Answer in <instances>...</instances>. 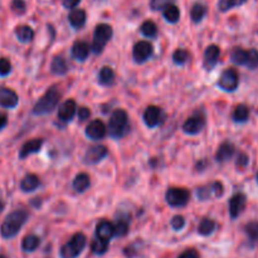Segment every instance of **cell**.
<instances>
[{
  "instance_id": "cell-1",
  "label": "cell",
  "mask_w": 258,
  "mask_h": 258,
  "mask_svg": "<svg viewBox=\"0 0 258 258\" xmlns=\"http://www.w3.org/2000/svg\"><path fill=\"white\" fill-rule=\"evenodd\" d=\"M29 213L24 209H17V211L11 212L5 216L3 224H1V236L5 239L14 238L20 232L23 225L28 220Z\"/></svg>"
},
{
  "instance_id": "cell-2",
  "label": "cell",
  "mask_w": 258,
  "mask_h": 258,
  "mask_svg": "<svg viewBox=\"0 0 258 258\" xmlns=\"http://www.w3.org/2000/svg\"><path fill=\"white\" fill-rule=\"evenodd\" d=\"M130 131V119L125 110H115L110 116L107 133L114 140H120L126 136Z\"/></svg>"
},
{
  "instance_id": "cell-3",
  "label": "cell",
  "mask_w": 258,
  "mask_h": 258,
  "mask_svg": "<svg viewBox=\"0 0 258 258\" xmlns=\"http://www.w3.org/2000/svg\"><path fill=\"white\" fill-rule=\"evenodd\" d=\"M59 98H61V92H59L58 87H49L42 97L39 98L38 102L34 105L33 114L37 115V116L50 114L58 106Z\"/></svg>"
},
{
  "instance_id": "cell-4",
  "label": "cell",
  "mask_w": 258,
  "mask_h": 258,
  "mask_svg": "<svg viewBox=\"0 0 258 258\" xmlns=\"http://www.w3.org/2000/svg\"><path fill=\"white\" fill-rule=\"evenodd\" d=\"M87 244V238L84 233H76L70 241L61 248V258H77Z\"/></svg>"
},
{
  "instance_id": "cell-5",
  "label": "cell",
  "mask_w": 258,
  "mask_h": 258,
  "mask_svg": "<svg viewBox=\"0 0 258 258\" xmlns=\"http://www.w3.org/2000/svg\"><path fill=\"white\" fill-rule=\"evenodd\" d=\"M112 33H114V31H112L111 25L98 24L97 27H96L91 47V50L94 54H101V53H102L106 44H107V43L110 42V39L112 38Z\"/></svg>"
},
{
  "instance_id": "cell-6",
  "label": "cell",
  "mask_w": 258,
  "mask_h": 258,
  "mask_svg": "<svg viewBox=\"0 0 258 258\" xmlns=\"http://www.w3.org/2000/svg\"><path fill=\"white\" fill-rule=\"evenodd\" d=\"M165 200L170 207L180 208L190 200V193L185 188H169L165 193Z\"/></svg>"
},
{
  "instance_id": "cell-7",
  "label": "cell",
  "mask_w": 258,
  "mask_h": 258,
  "mask_svg": "<svg viewBox=\"0 0 258 258\" xmlns=\"http://www.w3.org/2000/svg\"><path fill=\"white\" fill-rule=\"evenodd\" d=\"M224 194V186L220 181H213L204 186L197 189V198L202 202H207L211 199H218Z\"/></svg>"
},
{
  "instance_id": "cell-8",
  "label": "cell",
  "mask_w": 258,
  "mask_h": 258,
  "mask_svg": "<svg viewBox=\"0 0 258 258\" xmlns=\"http://www.w3.org/2000/svg\"><path fill=\"white\" fill-rule=\"evenodd\" d=\"M239 76L234 68H227L220 75L218 81V87L225 92H234L238 88Z\"/></svg>"
},
{
  "instance_id": "cell-9",
  "label": "cell",
  "mask_w": 258,
  "mask_h": 258,
  "mask_svg": "<svg viewBox=\"0 0 258 258\" xmlns=\"http://www.w3.org/2000/svg\"><path fill=\"white\" fill-rule=\"evenodd\" d=\"M164 121V112L158 106H149L144 112V122L149 129H155Z\"/></svg>"
},
{
  "instance_id": "cell-10",
  "label": "cell",
  "mask_w": 258,
  "mask_h": 258,
  "mask_svg": "<svg viewBox=\"0 0 258 258\" xmlns=\"http://www.w3.org/2000/svg\"><path fill=\"white\" fill-rule=\"evenodd\" d=\"M247 204V198L243 193H237L230 198L228 202V209H229V215L232 219H237L242 213Z\"/></svg>"
},
{
  "instance_id": "cell-11",
  "label": "cell",
  "mask_w": 258,
  "mask_h": 258,
  "mask_svg": "<svg viewBox=\"0 0 258 258\" xmlns=\"http://www.w3.org/2000/svg\"><path fill=\"white\" fill-rule=\"evenodd\" d=\"M107 155H108V150L105 145H94V146H91L88 150L86 151L84 161L85 164L94 165V164H98L100 161H102Z\"/></svg>"
},
{
  "instance_id": "cell-12",
  "label": "cell",
  "mask_w": 258,
  "mask_h": 258,
  "mask_svg": "<svg viewBox=\"0 0 258 258\" xmlns=\"http://www.w3.org/2000/svg\"><path fill=\"white\" fill-rule=\"evenodd\" d=\"M206 126V119L202 115L197 114L185 120L183 124V131L188 135H198L203 131Z\"/></svg>"
},
{
  "instance_id": "cell-13",
  "label": "cell",
  "mask_w": 258,
  "mask_h": 258,
  "mask_svg": "<svg viewBox=\"0 0 258 258\" xmlns=\"http://www.w3.org/2000/svg\"><path fill=\"white\" fill-rule=\"evenodd\" d=\"M153 54V45L150 42L140 41L133 45L132 57L136 63H145Z\"/></svg>"
},
{
  "instance_id": "cell-14",
  "label": "cell",
  "mask_w": 258,
  "mask_h": 258,
  "mask_svg": "<svg viewBox=\"0 0 258 258\" xmlns=\"http://www.w3.org/2000/svg\"><path fill=\"white\" fill-rule=\"evenodd\" d=\"M107 133V128L105 126L101 120H92L86 128V136L89 140H93V141H98V140H102Z\"/></svg>"
},
{
  "instance_id": "cell-15",
  "label": "cell",
  "mask_w": 258,
  "mask_h": 258,
  "mask_svg": "<svg viewBox=\"0 0 258 258\" xmlns=\"http://www.w3.org/2000/svg\"><path fill=\"white\" fill-rule=\"evenodd\" d=\"M19 97L17 92L6 87H0V106L4 108H14L18 106Z\"/></svg>"
},
{
  "instance_id": "cell-16",
  "label": "cell",
  "mask_w": 258,
  "mask_h": 258,
  "mask_svg": "<svg viewBox=\"0 0 258 258\" xmlns=\"http://www.w3.org/2000/svg\"><path fill=\"white\" fill-rule=\"evenodd\" d=\"M77 110V103H76L75 100L64 101L58 108V119L63 122L72 121Z\"/></svg>"
},
{
  "instance_id": "cell-17",
  "label": "cell",
  "mask_w": 258,
  "mask_h": 258,
  "mask_svg": "<svg viewBox=\"0 0 258 258\" xmlns=\"http://www.w3.org/2000/svg\"><path fill=\"white\" fill-rule=\"evenodd\" d=\"M220 48L215 44L209 45L204 52V68L207 71H212L219 61Z\"/></svg>"
},
{
  "instance_id": "cell-18",
  "label": "cell",
  "mask_w": 258,
  "mask_h": 258,
  "mask_svg": "<svg viewBox=\"0 0 258 258\" xmlns=\"http://www.w3.org/2000/svg\"><path fill=\"white\" fill-rule=\"evenodd\" d=\"M96 237L110 242V239L115 237V224L110 220H100L96 225Z\"/></svg>"
},
{
  "instance_id": "cell-19",
  "label": "cell",
  "mask_w": 258,
  "mask_h": 258,
  "mask_svg": "<svg viewBox=\"0 0 258 258\" xmlns=\"http://www.w3.org/2000/svg\"><path fill=\"white\" fill-rule=\"evenodd\" d=\"M43 146V140L42 139H33V140H29L27 141L25 144H23V146L20 147V151H19V158L25 159L28 158V156L33 155V154H37L41 151Z\"/></svg>"
},
{
  "instance_id": "cell-20",
  "label": "cell",
  "mask_w": 258,
  "mask_h": 258,
  "mask_svg": "<svg viewBox=\"0 0 258 258\" xmlns=\"http://www.w3.org/2000/svg\"><path fill=\"white\" fill-rule=\"evenodd\" d=\"M89 53H91V48H89L88 43L78 41L72 45V57L80 62H84L88 58Z\"/></svg>"
},
{
  "instance_id": "cell-21",
  "label": "cell",
  "mask_w": 258,
  "mask_h": 258,
  "mask_svg": "<svg viewBox=\"0 0 258 258\" xmlns=\"http://www.w3.org/2000/svg\"><path fill=\"white\" fill-rule=\"evenodd\" d=\"M234 150H236V149H234V145L232 144V142H223V144L218 147V151H216V161H218V163H225V161L230 160L232 156H233Z\"/></svg>"
},
{
  "instance_id": "cell-22",
  "label": "cell",
  "mask_w": 258,
  "mask_h": 258,
  "mask_svg": "<svg viewBox=\"0 0 258 258\" xmlns=\"http://www.w3.org/2000/svg\"><path fill=\"white\" fill-rule=\"evenodd\" d=\"M86 11L84 9H73L72 11L68 15V20H70V24L72 25L75 29L82 28L85 24H86Z\"/></svg>"
},
{
  "instance_id": "cell-23",
  "label": "cell",
  "mask_w": 258,
  "mask_h": 258,
  "mask_svg": "<svg viewBox=\"0 0 258 258\" xmlns=\"http://www.w3.org/2000/svg\"><path fill=\"white\" fill-rule=\"evenodd\" d=\"M41 185V180L37 175L34 174H28L25 175L24 178L20 181V189H22L24 193H32L34 192L36 189L39 188Z\"/></svg>"
},
{
  "instance_id": "cell-24",
  "label": "cell",
  "mask_w": 258,
  "mask_h": 258,
  "mask_svg": "<svg viewBox=\"0 0 258 258\" xmlns=\"http://www.w3.org/2000/svg\"><path fill=\"white\" fill-rule=\"evenodd\" d=\"M72 186L77 193L86 192L87 189L91 186V179H89L88 174H86V172H80L78 175H76V178L73 179Z\"/></svg>"
},
{
  "instance_id": "cell-25",
  "label": "cell",
  "mask_w": 258,
  "mask_h": 258,
  "mask_svg": "<svg viewBox=\"0 0 258 258\" xmlns=\"http://www.w3.org/2000/svg\"><path fill=\"white\" fill-rule=\"evenodd\" d=\"M50 71L53 75L56 76H64L68 72V64H67L66 59L61 56H56L53 58L52 64H50Z\"/></svg>"
},
{
  "instance_id": "cell-26",
  "label": "cell",
  "mask_w": 258,
  "mask_h": 258,
  "mask_svg": "<svg viewBox=\"0 0 258 258\" xmlns=\"http://www.w3.org/2000/svg\"><path fill=\"white\" fill-rule=\"evenodd\" d=\"M115 82V72L111 67H102L98 73V84L102 86H112Z\"/></svg>"
},
{
  "instance_id": "cell-27",
  "label": "cell",
  "mask_w": 258,
  "mask_h": 258,
  "mask_svg": "<svg viewBox=\"0 0 258 258\" xmlns=\"http://www.w3.org/2000/svg\"><path fill=\"white\" fill-rule=\"evenodd\" d=\"M15 36H17L19 42L29 43L32 42V39L34 38V31L29 25H19V27L15 29Z\"/></svg>"
},
{
  "instance_id": "cell-28",
  "label": "cell",
  "mask_w": 258,
  "mask_h": 258,
  "mask_svg": "<svg viewBox=\"0 0 258 258\" xmlns=\"http://www.w3.org/2000/svg\"><path fill=\"white\" fill-rule=\"evenodd\" d=\"M41 244V239L36 234H28L22 241V250L24 252H34Z\"/></svg>"
},
{
  "instance_id": "cell-29",
  "label": "cell",
  "mask_w": 258,
  "mask_h": 258,
  "mask_svg": "<svg viewBox=\"0 0 258 258\" xmlns=\"http://www.w3.org/2000/svg\"><path fill=\"white\" fill-rule=\"evenodd\" d=\"M230 59L234 64L238 66H247L248 62V50L243 49V48H234L230 52Z\"/></svg>"
},
{
  "instance_id": "cell-30",
  "label": "cell",
  "mask_w": 258,
  "mask_h": 258,
  "mask_svg": "<svg viewBox=\"0 0 258 258\" xmlns=\"http://www.w3.org/2000/svg\"><path fill=\"white\" fill-rule=\"evenodd\" d=\"M232 117H233V121L237 122V124H243L250 119V110L246 105H238L234 108Z\"/></svg>"
},
{
  "instance_id": "cell-31",
  "label": "cell",
  "mask_w": 258,
  "mask_h": 258,
  "mask_svg": "<svg viewBox=\"0 0 258 258\" xmlns=\"http://www.w3.org/2000/svg\"><path fill=\"white\" fill-rule=\"evenodd\" d=\"M207 14V6L202 3H195L190 9V18L194 23H200Z\"/></svg>"
},
{
  "instance_id": "cell-32",
  "label": "cell",
  "mask_w": 258,
  "mask_h": 258,
  "mask_svg": "<svg viewBox=\"0 0 258 258\" xmlns=\"http://www.w3.org/2000/svg\"><path fill=\"white\" fill-rule=\"evenodd\" d=\"M215 230V222L209 218H204L198 225V233L203 237H208Z\"/></svg>"
},
{
  "instance_id": "cell-33",
  "label": "cell",
  "mask_w": 258,
  "mask_h": 258,
  "mask_svg": "<svg viewBox=\"0 0 258 258\" xmlns=\"http://www.w3.org/2000/svg\"><path fill=\"white\" fill-rule=\"evenodd\" d=\"M163 15H164L165 20L168 23L175 24V23H178L179 19H180V10H179L178 6L172 4V5H169L167 9H164Z\"/></svg>"
},
{
  "instance_id": "cell-34",
  "label": "cell",
  "mask_w": 258,
  "mask_h": 258,
  "mask_svg": "<svg viewBox=\"0 0 258 258\" xmlns=\"http://www.w3.org/2000/svg\"><path fill=\"white\" fill-rule=\"evenodd\" d=\"M140 31H141L142 36L151 39V38H155L156 34H158V27H156V24L153 22V20H146V22H144L141 24Z\"/></svg>"
},
{
  "instance_id": "cell-35",
  "label": "cell",
  "mask_w": 258,
  "mask_h": 258,
  "mask_svg": "<svg viewBox=\"0 0 258 258\" xmlns=\"http://www.w3.org/2000/svg\"><path fill=\"white\" fill-rule=\"evenodd\" d=\"M108 246H110V242L103 241V239H100L96 237L91 243V250L92 252L96 253V255L101 256V255H105V253L107 252Z\"/></svg>"
},
{
  "instance_id": "cell-36",
  "label": "cell",
  "mask_w": 258,
  "mask_h": 258,
  "mask_svg": "<svg viewBox=\"0 0 258 258\" xmlns=\"http://www.w3.org/2000/svg\"><path fill=\"white\" fill-rule=\"evenodd\" d=\"M247 0H219L218 1V9L220 11H228L230 9L236 8V6H241L246 3Z\"/></svg>"
},
{
  "instance_id": "cell-37",
  "label": "cell",
  "mask_w": 258,
  "mask_h": 258,
  "mask_svg": "<svg viewBox=\"0 0 258 258\" xmlns=\"http://www.w3.org/2000/svg\"><path fill=\"white\" fill-rule=\"evenodd\" d=\"M189 57L190 56H189L188 50L183 49V48H178L172 53V62L175 64H178V66H183L189 61Z\"/></svg>"
},
{
  "instance_id": "cell-38",
  "label": "cell",
  "mask_w": 258,
  "mask_h": 258,
  "mask_svg": "<svg viewBox=\"0 0 258 258\" xmlns=\"http://www.w3.org/2000/svg\"><path fill=\"white\" fill-rule=\"evenodd\" d=\"M246 234L250 241L256 242L258 239V222H251L246 225Z\"/></svg>"
},
{
  "instance_id": "cell-39",
  "label": "cell",
  "mask_w": 258,
  "mask_h": 258,
  "mask_svg": "<svg viewBox=\"0 0 258 258\" xmlns=\"http://www.w3.org/2000/svg\"><path fill=\"white\" fill-rule=\"evenodd\" d=\"M129 233V223L124 219H120L115 224V237H124Z\"/></svg>"
},
{
  "instance_id": "cell-40",
  "label": "cell",
  "mask_w": 258,
  "mask_h": 258,
  "mask_svg": "<svg viewBox=\"0 0 258 258\" xmlns=\"http://www.w3.org/2000/svg\"><path fill=\"white\" fill-rule=\"evenodd\" d=\"M248 70H257L258 68V50L250 49L248 50V62L246 66Z\"/></svg>"
},
{
  "instance_id": "cell-41",
  "label": "cell",
  "mask_w": 258,
  "mask_h": 258,
  "mask_svg": "<svg viewBox=\"0 0 258 258\" xmlns=\"http://www.w3.org/2000/svg\"><path fill=\"white\" fill-rule=\"evenodd\" d=\"M174 0H150V8L153 10H164L169 5H172Z\"/></svg>"
},
{
  "instance_id": "cell-42",
  "label": "cell",
  "mask_w": 258,
  "mask_h": 258,
  "mask_svg": "<svg viewBox=\"0 0 258 258\" xmlns=\"http://www.w3.org/2000/svg\"><path fill=\"white\" fill-rule=\"evenodd\" d=\"M11 10L14 11L15 14H24L27 10V5H25L24 0H13L11 1Z\"/></svg>"
},
{
  "instance_id": "cell-43",
  "label": "cell",
  "mask_w": 258,
  "mask_h": 258,
  "mask_svg": "<svg viewBox=\"0 0 258 258\" xmlns=\"http://www.w3.org/2000/svg\"><path fill=\"white\" fill-rule=\"evenodd\" d=\"M11 72V63L8 58H0V77H5Z\"/></svg>"
},
{
  "instance_id": "cell-44",
  "label": "cell",
  "mask_w": 258,
  "mask_h": 258,
  "mask_svg": "<svg viewBox=\"0 0 258 258\" xmlns=\"http://www.w3.org/2000/svg\"><path fill=\"white\" fill-rule=\"evenodd\" d=\"M170 224H172V228L174 230H181L184 228V225H185V218L183 215L172 216Z\"/></svg>"
},
{
  "instance_id": "cell-45",
  "label": "cell",
  "mask_w": 258,
  "mask_h": 258,
  "mask_svg": "<svg viewBox=\"0 0 258 258\" xmlns=\"http://www.w3.org/2000/svg\"><path fill=\"white\" fill-rule=\"evenodd\" d=\"M248 163H250V159H248L247 154H244V153L238 154V156H237V160H236L237 168H239V169H244V168L248 165Z\"/></svg>"
},
{
  "instance_id": "cell-46",
  "label": "cell",
  "mask_w": 258,
  "mask_h": 258,
  "mask_svg": "<svg viewBox=\"0 0 258 258\" xmlns=\"http://www.w3.org/2000/svg\"><path fill=\"white\" fill-rule=\"evenodd\" d=\"M89 116H91L89 108L80 107V110H78V119H80V121H86V120L89 119Z\"/></svg>"
},
{
  "instance_id": "cell-47",
  "label": "cell",
  "mask_w": 258,
  "mask_h": 258,
  "mask_svg": "<svg viewBox=\"0 0 258 258\" xmlns=\"http://www.w3.org/2000/svg\"><path fill=\"white\" fill-rule=\"evenodd\" d=\"M178 258H199V255L195 250H186Z\"/></svg>"
},
{
  "instance_id": "cell-48",
  "label": "cell",
  "mask_w": 258,
  "mask_h": 258,
  "mask_svg": "<svg viewBox=\"0 0 258 258\" xmlns=\"http://www.w3.org/2000/svg\"><path fill=\"white\" fill-rule=\"evenodd\" d=\"M81 0H63V5L67 9H73L80 4Z\"/></svg>"
},
{
  "instance_id": "cell-49",
  "label": "cell",
  "mask_w": 258,
  "mask_h": 258,
  "mask_svg": "<svg viewBox=\"0 0 258 258\" xmlns=\"http://www.w3.org/2000/svg\"><path fill=\"white\" fill-rule=\"evenodd\" d=\"M6 124H8V116L3 112H0V130L5 128Z\"/></svg>"
},
{
  "instance_id": "cell-50",
  "label": "cell",
  "mask_w": 258,
  "mask_h": 258,
  "mask_svg": "<svg viewBox=\"0 0 258 258\" xmlns=\"http://www.w3.org/2000/svg\"><path fill=\"white\" fill-rule=\"evenodd\" d=\"M3 209H4V203L0 200V213H1V211H3Z\"/></svg>"
},
{
  "instance_id": "cell-51",
  "label": "cell",
  "mask_w": 258,
  "mask_h": 258,
  "mask_svg": "<svg viewBox=\"0 0 258 258\" xmlns=\"http://www.w3.org/2000/svg\"><path fill=\"white\" fill-rule=\"evenodd\" d=\"M0 258H6L5 256H3V255H0Z\"/></svg>"
},
{
  "instance_id": "cell-52",
  "label": "cell",
  "mask_w": 258,
  "mask_h": 258,
  "mask_svg": "<svg viewBox=\"0 0 258 258\" xmlns=\"http://www.w3.org/2000/svg\"><path fill=\"white\" fill-rule=\"evenodd\" d=\"M257 183H258V172H257Z\"/></svg>"
}]
</instances>
